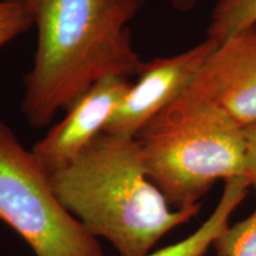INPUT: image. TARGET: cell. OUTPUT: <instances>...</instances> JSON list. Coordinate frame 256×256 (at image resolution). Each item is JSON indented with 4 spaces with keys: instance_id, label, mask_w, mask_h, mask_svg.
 I'll use <instances>...</instances> for the list:
<instances>
[{
    "instance_id": "cell-6",
    "label": "cell",
    "mask_w": 256,
    "mask_h": 256,
    "mask_svg": "<svg viewBox=\"0 0 256 256\" xmlns=\"http://www.w3.org/2000/svg\"><path fill=\"white\" fill-rule=\"evenodd\" d=\"M130 86L128 78L107 76L74 101L63 120L31 148L48 174L70 164L104 132Z\"/></svg>"
},
{
    "instance_id": "cell-9",
    "label": "cell",
    "mask_w": 256,
    "mask_h": 256,
    "mask_svg": "<svg viewBox=\"0 0 256 256\" xmlns=\"http://www.w3.org/2000/svg\"><path fill=\"white\" fill-rule=\"evenodd\" d=\"M256 25V0H218L212 10L206 38L223 43Z\"/></svg>"
},
{
    "instance_id": "cell-3",
    "label": "cell",
    "mask_w": 256,
    "mask_h": 256,
    "mask_svg": "<svg viewBox=\"0 0 256 256\" xmlns=\"http://www.w3.org/2000/svg\"><path fill=\"white\" fill-rule=\"evenodd\" d=\"M136 138L147 176L174 209L200 206L218 180L246 177L243 128L190 88Z\"/></svg>"
},
{
    "instance_id": "cell-8",
    "label": "cell",
    "mask_w": 256,
    "mask_h": 256,
    "mask_svg": "<svg viewBox=\"0 0 256 256\" xmlns=\"http://www.w3.org/2000/svg\"><path fill=\"white\" fill-rule=\"evenodd\" d=\"M250 182L236 177L224 182L222 194L215 209L198 228L180 241L151 252L145 256H204L230 226V218L247 197Z\"/></svg>"
},
{
    "instance_id": "cell-11",
    "label": "cell",
    "mask_w": 256,
    "mask_h": 256,
    "mask_svg": "<svg viewBox=\"0 0 256 256\" xmlns=\"http://www.w3.org/2000/svg\"><path fill=\"white\" fill-rule=\"evenodd\" d=\"M34 26L20 0H0V48Z\"/></svg>"
},
{
    "instance_id": "cell-1",
    "label": "cell",
    "mask_w": 256,
    "mask_h": 256,
    "mask_svg": "<svg viewBox=\"0 0 256 256\" xmlns=\"http://www.w3.org/2000/svg\"><path fill=\"white\" fill-rule=\"evenodd\" d=\"M37 28V49L24 78L22 110L32 127L107 76H136L144 60L130 25L144 0H20Z\"/></svg>"
},
{
    "instance_id": "cell-4",
    "label": "cell",
    "mask_w": 256,
    "mask_h": 256,
    "mask_svg": "<svg viewBox=\"0 0 256 256\" xmlns=\"http://www.w3.org/2000/svg\"><path fill=\"white\" fill-rule=\"evenodd\" d=\"M0 220L34 256H104L98 238L64 208L49 174L0 121Z\"/></svg>"
},
{
    "instance_id": "cell-13",
    "label": "cell",
    "mask_w": 256,
    "mask_h": 256,
    "mask_svg": "<svg viewBox=\"0 0 256 256\" xmlns=\"http://www.w3.org/2000/svg\"><path fill=\"white\" fill-rule=\"evenodd\" d=\"M162 2L177 11L188 12L196 8L200 0H162Z\"/></svg>"
},
{
    "instance_id": "cell-10",
    "label": "cell",
    "mask_w": 256,
    "mask_h": 256,
    "mask_svg": "<svg viewBox=\"0 0 256 256\" xmlns=\"http://www.w3.org/2000/svg\"><path fill=\"white\" fill-rule=\"evenodd\" d=\"M214 248L217 256H256V208L247 218L230 226Z\"/></svg>"
},
{
    "instance_id": "cell-12",
    "label": "cell",
    "mask_w": 256,
    "mask_h": 256,
    "mask_svg": "<svg viewBox=\"0 0 256 256\" xmlns=\"http://www.w3.org/2000/svg\"><path fill=\"white\" fill-rule=\"evenodd\" d=\"M242 128L246 147V178L254 186L256 185V122Z\"/></svg>"
},
{
    "instance_id": "cell-7",
    "label": "cell",
    "mask_w": 256,
    "mask_h": 256,
    "mask_svg": "<svg viewBox=\"0 0 256 256\" xmlns=\"http://www.w3.org/2000/svg\"><path fill=\"white\" fill-rule=\"evenodd\" d=\"M190 89L241 127L256 122V25L218 44Z\"/></svg>"
},
{
    "instance_id": "cell-5",
    "label": "cell",
    "mask_w": 256,
    "mask_h": 256,
    "mask_svg": "<svg viewBox=\"0 0 256 256\" xmlns=\"http://www.w3.org/2000/svg\"><path fill=\"white\" fill-rule=\"evenodd\" d=\"M217 46L216 42L206 38L180 54L144 62L136 81L130 82L104 132L136 138L150 121L191 87Z\"/></svg>"
},
{
    "instance_id": "cell-2",
    "label": "cell",
    "mask_w": 256,
    "mask_h": 256,
    "mask_svg": "<svg viewBox=\"0 0 256 256\" xmlns=\"http://www.w3.org/2000/svg\"><path fill=\"white\" fill-rule=\"evenodd\" d=\"M60 204L119 256H145L200 206L174 209L152 183L136 138L104 132L75 160L49 174Z\"/></svg>"
}]
</instances>
